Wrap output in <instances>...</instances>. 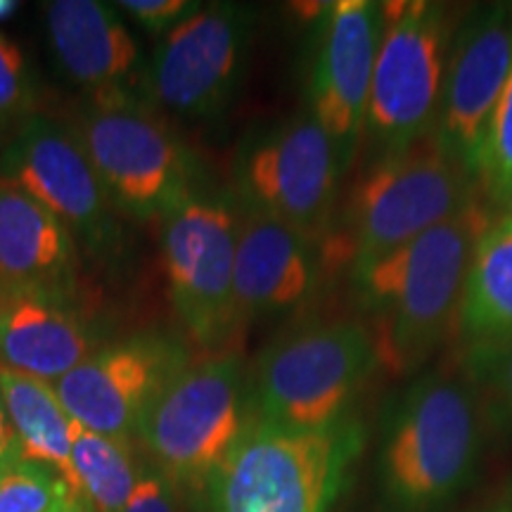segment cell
Wrapping results in <instances>:
<instances>
[{"label":"cell","mask_w":512,"mask_h":512,"mask_svg":"<svg viewBox=\"0 0 512 512\" xmlns=\"http://www.w3.org/2000/svg\"><path fill=\"white\" fill-rule=\"evenodd\" d=\"M17 5L12 3V0H0V22H3L5 17H10L12 12H15Z\"/></svg>","instance_id":"obj_32"},{"label":"cell","mask_w":512,"mask_h":512,"mask_svg":"<svg viewBox=\"0 0 512 512\" xmlns=\"http://www.w3.org/2000/svg\"><path fill=\"white\" fill-rule=\"evenodd\" d=\"M72 128L107 200L126 219H162L202 183L190 147L145 100H86Z\"/></svg>","instance_id":"obj_7"},{"label":"cell","mask_w":512,"mask_h":512,"mask_svg":"<svg viewBox=\"0 0 512 512\" xmlns=\"http://www.w3.org/2000/svg\"><path fill=\"white\" fill-rule=\"evenodd\" d=\"M249 408L252 394L240 356L214 354L192 361L166 384L136 434L181 494H204L252 425Z\"/></svg>","instance_id":"obj_5"},{"label":"cell","mask_w":512,"mask_h":512,"mask_svg":"<svg viewBox=\"0 0 512 512\" xmlns=\"http://www.w3.org/2000/svg\"><path fill=\"white\" fill-rule=\"evenodd\" d=\"M482 403L465 373H432L403 392L380 448L382 494L396 512H427L456 496L475 472Z\"/></svg>","instance_id":"obj_3"},{"label":"cell","mask_w":512,"mask_h":512,"mask_svg":"<svg viewBox=\"0 0 512 512\" xmlns=\"http://www.w3.org/2000/svg\"><path fill=\"white\" fill-rule=\"evenodd\" d=\"M382 5V36L363 124V143L377 155L434 131L451 55L446 5L394 0Z\"/></svg>","instance_id":"obj_8"},{"label":"cell","mask_w":512,"mask_h":512,"mask_svg":"<svg viewBox=\"0 0 512 512\" xmlns=\"http://www.w3.org/2000/svg\"><path fill=\"white\" fill-rule=\"evenodd\" d=\"M479 192L477 178L434 131L382 152L351 188L342 226L328 240L323 264L356 268L380 259L460 214Z\"/></svg>","instance_id":"obj_2"},{"label":"cell","mask_w":512,"mask_h":512,"mask_svg":"<svg viewBox=\"0 0 512 512\" xmlns=\"http://www.w3.org/2000/svg\"><path fill=\"white\" fill-rule=\"evenodd\" d=\"M50 512H93V508L86 501H83L81 496L69 494V496H64L62 501L57 503Z\"/></svg>","instance_id":"obj_30"},{"label":"cell","mask_w":512,"mask_h":512,"mask_svg":"<svg viewBox=\"0 0 512 512\" xmlns=\"http://www.w3.org/2000/svg\"><path fill=\"white\" fill-rule=\"evenodd\" d=\"M342 174L328 133L304 110L242 138L233 159L235 202L316 238L330 226Z\"/></svg>","instance_id":"obj_11"},{"label":"cell","mask_w":512,"mask_h":512,"mask_svg":"<svg viewBox=\"0 0 512 512\" xmlns=\"http://www.w3.org/2000/svg\"><path fill=\"white\" fill-rule=\"evenodd\" d=\"M361 441L354 422L297 432L254 418L204 491L207 512H330Z\"/></svg>","instance_id":"obj_4"},{"label":"cell","mask_w":512,"mask_h":512,"mask_svg":"<svg viewBox=\"0 0 512 512\" xmlns=\"http://www.w3.org/2000/svg\"><path fill=\"white\" fill-rule=\"evenodd\" d=\"M159 221L169 299L178 318L197 347H226L240 330L233 306L238 202L200 183Z\"/></svg>","instance_id":"obj_9"},{"label":"cell","mask_w":512,"mask_h":512,"mask_svg":"<svg viewBox=\"0 0 512 512\" xmlns=\"http://www.w3.org/2000/svg\"><path fill=\"white\" fill-rule=\"evenodd\" d=\"M117 10L121 15L131 17L138 27H143L150 34L164 36L176 24H181L185 17L200 8L197 0H121Z\"/></svg>","instance_id":"obj_27"},{"label":"cell","mask_w":512,"mask_h":512,"mask_svg":"<svg viewBox=\"0 0 512 512\" xmlns=\"http://www.w3.org/2000/svg\"><path fill=\"white\" fill-rule=\"evenodd\" d=\"M36 112V81L24 50L0 31V136H12Z\"/></svg>","instance_id":"obj_25"},{"label":"cell","mask_w":512,"mask_h":512,"mask_svg":"<svg viewBox=\"0 0 512 512\" xmlns=\"http://www.w3.org/2000/svg\"><path fill=\"white\" fill-rule=\"evenodd\" d=\"M72 467L79 496L93 512H124L140 470L133 463L131 439H117L72 425Z\"/></svg>","instance_id":"obj_22"},{"label":"cell","mask_w":512,"mask_h":512,"mask_svg":"<svg viewBox=\"0 0 512 512\" xmlns=\"http://www.w3.org/2000/svg\"><path fill=\"white\" fill-rule=\"evenodd\" d=\"M377 368L366 323L306 325L275 339L254 370L256 418L297 432H325L347 413Z\"/></svg>","instance_id":"obj_6"},{"label":"cell","mask_w":512,"mask_h":512,"mask_svg":"<svg viewBox=\"0 0 512 512\" xmlns=\"http://www.w3.org/2000/svg\"><path fill=\"white\" fill-rule=\"evenodd\" d=\"M320 266L313 238L302 230L240 209L233 268L238 328L304 304L316 290Z\"/></svg>","instance_id":"obj_17"},{"label":"cell","mask_w":512,"mask_h":512,"mask_svg":"<svg viewBox=\"0 0 512 512\" xmlns=\"http://www.w3.org/2000/svg\"><path fill=\"white\" fill-rule=\"evenodd\" d=\"M124 512H183L181 491L157 467L140 470L136 489L128 496Z\"/></svg>","instance_id":"obj_28"},{"label":"cell","mask_w":512,"mask_h":512,"mask_svg":"<svg viewBox=\"0 0 512 512\" xmlns=\"http://www.w3.org/2000/svg\"><path fill=\"white\" fill-rule=\"evenodd\" d=\"M456 330L465 354L512 344V226L491 221L467 268Z\"/></svg>","instance_id":"obj_20"},{"label":"cell","mask_w":512,"mask_h":512,"mask_svg":"<svg viewBox=\"0 0 512 512\" xmlns=\"http://www.w3.org/2000/svg\"><path fill=\"white\" fill-rule=\"evenodd\" d=\"M0 396L17 432L22 458L57 472L69 491L79 496L72 467L74 420L64 411L53 384L0 368Z\"/></svg>","instance_id":"obj_21"},{"label":"cell","mask_w":512,"mask_h":512,"mask_svg":"<svg viewBox=\"0 0 512 512\" xmlns=\"http://www.w3.org/2000/svg\"><path fill=\"white\" fill-rule=\"evenodd\" d=\"M382 36V5L335 0L318 15L309 67V110L347 171L363 143L370 83Z\"/></svg>","instance_id":"obj_14"},{"label":"cell","mask_w":512,"mask_h":512,"mask_svg":"<svg viewBox=\"0 0 512 512\" xmlns=\"http://www.w3.org/2000/svg\"><path fill=\"white\" fill-rule=\"evenodd\" d=\"M465 375L491 420L512 430V344L465 354Z\"/></svg>","instance_id":"obj_26"},{"label":"cell","mask_w":512,"mask_h":512,"mask_svg":"<svg viewBox=\"0 0 512 512\" xmlns=\"http://www.w3.org/2000/svg\"><path fill=\"white\" fill-rule=\"evenodd\" d=\"M46 34L60 72L86 100H145L147 62L117 5L53 0L46 5Z\"/></svg>","instance_id":"obj_16"},{"label":"cell","mask_w":512,"mask_h":512,"mask_svg":"<svg viewBox=\"0 0 512 512\" xmlns=\"http://www.w3.org/2000/svg\"><path fill=\"white\" fill-rule=\"evenodd\" d=\"M477 183L489 204H501L512 190V67L491 114L477 162Z\"/></svg>","instance_id":"obj_23"},{"label":"cell","mask_w":512,"mask_h":512,"mask_svg":"<svg viewBox=\"0 0 512 512\" xmlns=\"http://www.w3.org/2000/svg\"><path fill=\"white\" fill-rule=\"evenodd\" d=\"M498 512H512V510H498Z\"/></svg>","instance_id":"obj_34"},{"label":"cell","mask_w":512,"mask_h":512,"mask_svg":"<svg viewBox=\"0 0 512 512\" xmlns=\"http://www.w3.org/2000/svg\"><path fill=\"white\" fill-rule=\"evenodd\" d=\"M69 494L57 472L24 458L0 472V512H50Z\"/></svg>","instance_id":"obj_24"},{"label":"cell","mask_w":512,"mask_h":512,"mask_svg":"<svg viewBox=\"0 0 512 512\" xmlns=\"http://www.w3.org/2000/svg\"><path fill=\"white\" fill-rule=\"evenodd\" d=\"M5 290H8V285H5V280H3V278H0V297H3V294H5Z\"/></svg>","instance_id":"obj_33"},{"label":"cell","mask_w":512,"mask_h":512,"mask_svg":"<svg viewBox=\"0 0 512 512\" xmlns=\"http://www.w3.org/2000/svg\"><path fill=\"white\" fill-rule=\"evenodd\" d=\"M17 460H22V451H19L17 432L12 427V420L5 408L3 396H0V472L8 470L10 465H15Z\"/></svg>","instance_id":"obj_29"},{"label":"cell","mask_w":512,"mask_h":512,"mask_svg":"<svg viewBox=\"0 0 512 512\" xmlns=\"http://www.w3.org/2000/svg\"><path fill=\"white\" fill-rule=\"evenodd\" d=\"M252 38V8L202 3L159 36L145 69V102L185 121L223 117L245 83Z\"/></svg>","instance_id":"obj_10"},{"label":"cell","mask_w":512,"mask_h":512,"mask_svg":"<svg viewBox=\"0 0 512 512\" xmlns=\"http://www.w3.org/2000/svg\"><path fill=\"white\" fill-rule=\"evenodd\" d=\"M0 278L8 287L79 297V247L34 197L0 178Z\"/></svg>","instance_id":"obj_19"},{"label":"cell","mask_w":512,"mask_h":512,"mask_svg":"<svg viewBox=\"0 0 512 512\" xmlns=\"http://www.w3.org/2000/svg\"><path fill=\"white\" fill-rule=\"evenodd\" d=\"M491 221L489 202L477 197L408 245L351 268L377 366L389 375L418 370L456 330L467 268Z\"/></svg>","instance_id":"obj_1"},{"label":"cell","mask_w":512,"mask_h":512,"mask_svg":"<svg viewBox=\"0 0 512 512\" xmlns=\"http://www.w3.org/2000/svg\"><path fill=\"white\" fill-rule=\"evenodd\" d=\"M102 342L79 297L22 287L0 297V368L55 384Z\"/></svg>","instance_id":"obj_18"},{"label":"cell","mask_w":512,"mask_h":512,"mask_svg":"<svg viewBox=\"0 0 512 512\" xmlns=\"http://www.w3.org/2000/svg\"><path fill=\"white\" fill-rule=\"evenodd\" d=\"M0 178L17 185L69 230L76 247L114 268L124 230L72 126L34 114L0 152Z\"/></svg>","instance_id":"obj_12"},{"label":"cell","mask_w":512,"mask_h":512,"mask_svg":"<svg viewBox=\"0 0 512 512\" xmlns=\"http://www.w3.org/2000/svg\"><path fill=\"white\" fill-rule=\"evenodd\" d=\"M510 67L512 8L491 5L472 12L453 34L434 133L475 178L486 126Z\"/></svg>","instance_id":"obj_15"},{"label":"cell","mask_w":512,"mask_h":512,"mask_svg":"<svg viewBox=\"0 0 512 512\" xmlns=\"http://www.w3.org/2000/svg\"><path fill=\"white\" fill-rule=\"evenodd\" d=\"M190 363L192 354L181 337L143 330L102 342L53 387L64 411L81 427L131 439L147 406Z\"/></svg>","instance_id":"obj_13"},{"label":"cell","mask_w":512,"mask_h":512,"mask_svg":"<svg viewBox=\"0 0 512 512\" xmlns=\"http://www.w3.org/2000/svg\"><path fill=\"white\" fill-rule=\"evenodd\" d=\"M498 211H501V214H498V219L510 223V226H512V190L503 197L501 204H498Z\"/></svg>","instance_id":"obj_31"}]
</instances>
